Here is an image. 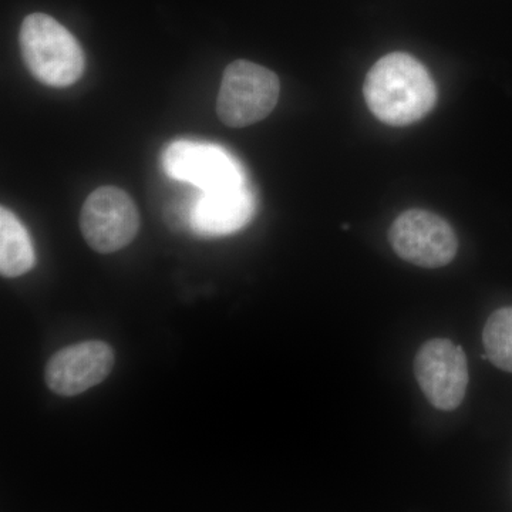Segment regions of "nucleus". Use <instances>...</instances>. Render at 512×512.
<instances>
[{
	"label": "nucleus",
	"instance_id": "obj_1",
	"mask_svg": "<svg viewBox=\"0 0 512 512\" xmlns=\"http://www.w3.org/2000/svg\"><path fill=\"white\" fill-rule=\"evenodd\" d=\"M370 111L393 127L423 119L437 103V89L429 70L407 53L382 57L367 73L363 86Z\"/></svg>",
	"mask_w": 512,
	"mask_h": 512
},
{
	"label": "nucleus",
	"instance_id": "obj_2",
	"mask_svg": "<svg viewBox=\"0 0 512 512\" xmlns=\"http://www.w3.org/2000/svg\"><path fill=\"white\" fill-rule=\"evenodd\" d=\"M20 52L29 72L46 86L69 87L83 76L82 47L63 25L46 13L26 16L19 32Z\"/></svg>",
	"mask_w": 512,
	"mask_h": 512
},
{
	"label": "nucleus",
	"instance_id": "obj_3",
	"mask_svg": "<svg viewBox=\"0 0 512 512\" xmlns=\"http://www.w3.org/2000/svg\"><path fill=\"white\" fill-rule=\"evenodd\" d=\"M281 84L272 70L248 60L228 64L217 100L225 126L242 128L266 119L278 104Z\"/></svg>",
	"mask_w": 512,
	"mask_h": 512
},
{
	"label": "nucleus",
	"instance_id": "obj_4",
	"mask_svg": "<svg viewBox=\"0 0 512 512\" xmlns=\"http://www.w3.org/2000/svg\"><path fill=\"white\" fill-rule=\"evenodd\" d=\"M80 228L90 248L100 254H113L136 238L140 214L126 191L107 185L87 197Z\"/></svg>",
	"mask_w": 512,
	"mask_h": 512
},
{
	"label": "nucleus",
	"instance_id": "obj_5",
	"mask_svg": "<svg viewBox=\"0 0 512 512\" xmlns=\"http://www.w3.org/2000/svg\"><path fill=\"white\" fill-rule=\"evenodd\" d=\"M397 255L421 268H441L457 254L456 232L444 218L424 210L404 211L389 231Z\"/></svg>",
	"mask_w": 512,
	"mask_h": 512
},
{
	"label": "nucleus",
	"instance_id": "obj_6",
	"mask_svg": "<svg viewBox=\"0 0 512 512\" xmlns=\"http://www.w3.org/2000/svg\"><path fill=\"white\" fill-rule=\"evenodd\" d=\"M164 168L170 177L195 185L202 192L245 185L241 165L224 148L215 144L174 141L165 150Z\"/></svg>",
	"mask_w": 512,
	"mask_h": 512
},
{
	"label": "nucleus",
	"instance_id": "obj_7",
	"mask_svg": "<svg viewBox=\"0 0 512 512\" xmlns=\"http://www.w3.org/2000/svg\"><path fill=\"white\" fill-rule=\"evenodd\" d=\"M414 373L424 396L436 409L456 410L468 386L467 357L448 339H431L414 360Z\"/></svg>",
	"mask_w": 512,
	"mask_h": 512
},
{
	"label": "nucleus",
	"instance_id": "obj_8",
	"mask_svg": "<svg viewBox=\"0 0 512 512\" xmlns=\"http://www.w3.org/2000/svg\"><path fill=\"white\" fill-rule=\"evenodd\" d=\"M114 352L100 340L77 343L56 353L46 366L47 387L59 396L72 397L97 386L110 375Z\"/></svg>",
	"mask_w": 512,
	"mask_h": 512
},
{
	"label": "nucleus",
	"instance_id": "obj_9",
	"mask_svg": "<svg viewBox=\"0 0 512 512\" xmlns=\"http://www.w3.org/2000/svg\"><path fill=\"white\" fill-rule=\"evenodd\" d=\"M254 214V194L245 184L229 190L202 192L192 208L190 224L197 234L222 237L244 228Z\"/></svg>",
	"mask_w": 512,
	"mask_h": 512
},
{
	"label": "nucleus",
	"instance_id": "obj_10",
	"mask_svg": "<svg viewBox=\"0 0 512 512\" xmlns=\"http://www.w3.org/2000/svg\"><path fill=\"white\" fill-rule=\"evenodd\" d=\"M35 265V251L28 231L9 208L0 210V272L6 278L28 274Z\"/></svg>",
	"mask_w": 512,
	"mask_h": 512
},
{
	"label": "nucleus",
	"instance_id": "obj_11",
	"mask_svg": "<svg viewBox=\"0 0 512 512\" xmlns=\"http://www.w3.org/2000/svg\"><path fill=\"white\" fill-rule=\"evenodd\" d=\"M487 359L504 372L512 373V306L498 309L484 326Z\"/></svg>",
	"mask_w": 512,
	"mask_h": 512
}]
</instances>
